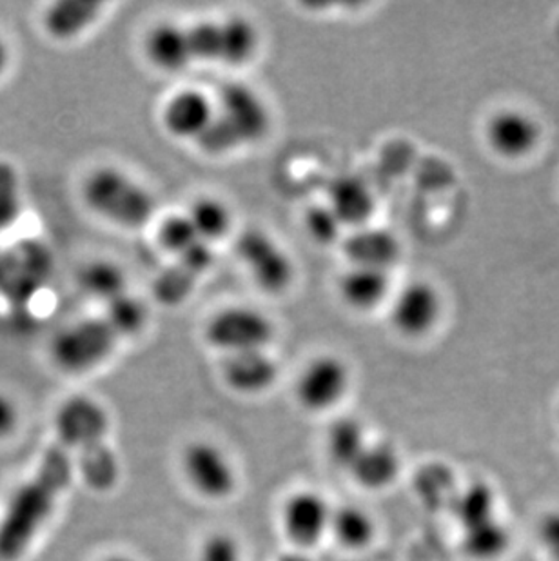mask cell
<instances>
[{
	"label": "cell",
	"instance_id": "obj_1",
	"mask_svg": "<svg viewBox=\"0 0 559 561\" xmlns=\"http://www.w3.org/2000/svg\"><path fill=\"white\" fill-rule=\"evenodd\" d=\"M271 113L264 99L243 82H227L218 95L217 113L196 142L212 157L256 144L270 133Z\"/></svg>",
	"mask_w": 559,
	"mask_h": 561
},
{
	"label": "cell",
	"instance_id": "obj_3",
	"mask_svg": "<svg viewBox=\"0 0 559 561\" xmlns=\"http://www.w3.org/2000/svg\"><path fill=\"white\" fill-rule=\"evenodd\" d=\"M193 59L243 66L259 54L260 33L246 16H226L223 21H201L187 27Z\"/></svg>",
	"mask_w": 559,
	"mask_h": 561
},
{
	"label": "cell",
	"instance_id": "obj_20",
	"mask_svg": "<svg viewBox=\"0 0 559 561\" xmlns=\"http://www.w3.org/2000/svg\"><path fill=\"white\" fill-rule=\"evenodd\" d=\"M401 471V456L389 442H369L349 469L354 482L367 491L391 488Z\"/></svg>",
	"mask_w": 559,
	"mask_h": 561
},
{
	"label": "cell",
	"instance_id": "obj_15",
	"mask_svg": "<svg viewBox=\"0 0 559 561\" xmlns=\"http://www.w3.org/2000/svg\"><path fill=\"white\" fill-rule=\"evenodd\" d=\"M223 375L232 391L240 394H262L275 386L278 366L267 350L243 351L227 355Z\"/></svg>",
	"mask_w": 559,
	"mask_h": 561
},
{
	"label": "cell",
	"instance_id": "obj_33",
	"mask_svg": "<svg viewBox=\"0 0 559 561\" xmlns=\"http://www.w3.org/2000/svg\"><path fill=\"white\" fill-rule=\"evenodd\" d=\"M304 222H306L307 233L318 244H333L342 234V222L338 220L336 215L328 204H317V206L309 207Z\"/></svg>",
	"mask_w": 559,
	"mask_h": 561
},
{
	"label": "cell",
	"instance_id": "obj_10",
	"mask_svg": "<svg viewBox=\"0 0 559 561\" xmlns=\"http://www.w3.org/2000/svg\"><path fill=\"white\" fill-rule=\"evenodd\" d=\"M442 314V297L438 289L425 280L407 284L391 308V322L398 333L411 339L425 336L433 331Z\"/></svg>",
	"mask_w": 559,
	"mask_h": 561
},
{
	"label": "cell",
	"instance_id": "obj_26",
	"mask_svg": "<svg viewBox=\"0 0 559 561\" xmlns=\"http://www.w3.org/2000/svg\"><path fill=\"white\" fill-rule=\"evenodd\" d=\"M509 547V533L498 518L464 529V549L472 560L492 561L502 557Z\"/></svg>",
	"mask_w": 559,
	"mask_h": 561
},
{
	"label": "cell",
	"instance_id": "obj_14",
	"mask_svg": "<svg viewBox=\"0 0 559 561\" xmlns=\"http://www.w3.org/2000/svg\"><path fill=\"white\" fill-rule=\"evenodd\" d=\"M217 107L201 90L179 91L169 99L162 112L166 131L182 140H198L213 123Z\"/></svg>",
	"mask_w": 559,
	"mask_h": 561
},
{
	"label": "cell",
	"instance_id": "obj_8",
	"mask_svg": "<svg viewBox=\"0 0 559 561\" xmlns=\"http://www.w3.org/2000/svg\"><path fill=\"white\" fill-rule=\"evenodd\" d=\"M351 386V373L342 358L320 355L307 362L296 380V400L311 413H323L342 402Z\"/></svg>",
	"mask_w": 559,
	"mask_h": 561
},
{
	"label": "cell",
	"instance_id": "obj_28",
	"mask_svg": "<svg viewBox=\"0 0 559 561\" xmlns=\"http://www.w3.org/2000/svg\"><path fill=\"white\" fill-rule=\"evenodd\" d=\"M454 514L464 529L494 516V494L487 483H472L464 493L454 494Z\"/></svg>",
	"mask_w": 559,
	"mask_h": 561
},
{
	"label": "cell",
	"instance_id": "obj_38",
	"mask_svg": "<svg viewBox=\"0 0 559 561\" xmlns=\"http://www.w3.org/2000/svg\"><path fill=\"white\" fill-rule=\"evenodd\" d=\"M282 561H307V560L304 557H289V558H284V560H282Z\"/></svg>",
	"mask_w": 559,
	"mask_h": 561
},
{
	"label": "cell",
	"instance_id": "obj_4",
	"mask_svg": "<svg viewBox=\"0 0 559 561\" xmlns=\"http://www.w3.org/2000/svg\"><path fill=\"white\" fill-rule=\"evenodd\" d=\"M118 340L106 318H84L64 328L55 336L52 356L64 371L88 373L112 356Z\"/></svg>",
	"mask_w": 559,
	"mask_h": 561
},
{
	"label": "cell",
	"instance_id": "obj_25",
	"mask_svg": "<svg viewBox=\"0 0 559 561\" xmlns=\"http://www.w3.org/2000/svg\"><path fill=\"white\" fill-rule=\"evenodd\" d=\"M79 284L85 295L106 306L127 293L126 273L112 260H93L84 265L80 271Z\"/></svg>",
	"mask_w": 559,
	"mask_h": 561
},
{
	"label": "cell",
	"instance_id": "obj_29",
	"mask_svg": "<svg viewBox=\"0 0 559 561\" xmlns=\"http://www.w3.org/2000/svg\"><path fill=\"white\" fill-rule=\"evenodd\" d=\"M104 318L112 325L113 331L118 334V339H126V336L140 333L146 328L148 309L140 298L133 297L132 293L127 291L113 302L107 304Z\"/></svg>",
	"mask_w": 559,
	"mask_h": 561
},
{
	"label": "cell",
	"instance_id": "obj_18",
	"mask_svg": "<svg viewBox=\"0 0 559 561\" xmlns=\"http://www.w3.org/2000/svg\"><path fill=\"white\" fill-rule=\"evenodd\" d=\"M144 51L155 68L174 73L187 68L193 59L187 27L174 22H160L149 30L144 38Z\"/></svg>",
	"mask_w": 559,
	"mask_h": 561
},
{
	"label": "cell",
	"instance_id": "obj_23",
	"mask_svg": "<svg viewBox=\"0 0 559 561\" xmlns=\"http://www.w3.org/2000/svg\"><path fill=\"white\" fill-rule=\"evenodd\" d=\"M329 535L349 551H362L375 540L376 524L369 511L360 505H340L333 508Z\"/></svg>",
	"mask_w": 559,
	"mask_h": 561
},
{
	"label": "cell",
	"instance_id": "obj_13",
	"mask_svg": "<svg viewBox=\"0 0 559 561\" xmlns=\"http://www.w3.org/2000/svg\"><path fill=\"white\" fill-rule=\"evenodd\" d=\"M487 142L494 153L503 159H523L527 157L536 144L541 131L536 121L520 110H502L487 124Z\"/></svg>",
	"mask_w": 559,
	"mask_h": 561
},
{
	"label": "cell",
	"instance_id": "obj_21",
	"mask_svg": "<svg viewBox=\"0 0 559 561\" xmlns=\"http://www.w3.org/2000/svg\"><path fill=\"white\" fill-rule=\"evenodd\" d=\"M104 5L91 0H58L43 15L44 32L60 43H69L88 32Z\"/></svg>",
	"mask_w": 559,
	"mask_h": 561
},
{
	"label": "cell",
	"instance_id": "obj_34",
	"mask_svg": "<svg viewBox=\"0 0 559 561\" xmlns=\"http://www.w3.org/2000/svg\"><path fill=\"white\" fill-rule=\"evenodd\" d=\"M240 541L229 533H213L206 536L198 549L196 561H242Z\"/></svg>",
	"mask_w": 559,
	"mask_h": 561
},
{
	"label": "cell",
	"instance_id": "obj_12",
	"mask_svg": "<svg viewBox=\"0 0 559 561\" xmlns=\"http://www.w3.org/2000/svg\"><path fill=\"white\" fill-rule=\"evenodd\" d=\"M213 262L215 253L212 245L198 242L157 276L153 284L155 298L169 308L184 302L195 289L196 282L212 267Z\"/></svg>",
	"mask_w": 559,
	"mask_h": 561
},
{
	"label": "cell",
	"instance_id": "obj_27",
	"mask_svg": "<svg viewBox=\"0 0 559 561\" xmlns=\"http://www.w3.org/2000/svg\"><path fill=\"white\" fill-rule=\"evenodd\" d=\"M187 217L195 226L198 239L206 244L212 245V242L224 239L232 226L231 209L218 198L212 196H204L191 206Z\"/></svg>",
	"mask_w": 559,
	"mask_h": 561
},
{
	"label": "cell",
	"instance_id": "obj_32",
	"mask_svg": "<svg viewBox=\"0 0 559 561\" xmlns=\"http://www.w3.org/2000/svg\"><path fill=\"white\" fill-rule=\"evenodd\" d=\"M84 472L88 482L93 488L110 489L118 478V461L112 449L104 444L93 445L90 449H84Z\"/></svg>",
	"mask_w": 559,
	"mask_h": 561
},
{
	"label": "cell",
	"instance_id": "obj_19",
	"mask_svg": "<svg viewBox=\"0 0 559 561\" xmlns=\"http://www.w3.org/2000/svg\"><path fill=\"white\" fill-rule=\"evenodd\" d=\"M343 302L354 311H375L391 291L389 271L373 270L364 265H351L338 282Z\"/></svg>",
	"mask_w": 559,
	"mask_h": 561
},
{
	"label": "cell",
	"instance_id": "obj_11",
	"mask_svg": "<svg viewBox=\"0 0 559 561\" xmlns=\"http://www.w3.org/2000/svg\"><path fill=\"white\" fill-rule=\"evenodd\" d=\"M57 431L66 444L90 449L93 445L104 444L110 431V414L95 398L77 394L58 408Z\"/></svg>",
	"mask_w": 559,
	"mask_h": 561
},
{
	"label": "cell",
	"instance_id": "obj_2",
	"mask_svg": "<svg viewBox=\"0 0 559 561\" xmlns=\"http://www.w3.org/2000/svg\"><path fill=\"white\" fill-rule=\"evenodd\" d=\"M82 198L99 217L126 229L144 228L157 209L153 195L113 165H102L85 176Z\"/></svg>",
	"mask_w": 559,
	"mask_h": 561
},
{
	"label": "cell",
	"instance_id": "obj_37",
	"mask_svg": "<svg viewBox=\"0 0 559 561\" xmlns=\"http://www.w3.org/2000/svg\"><path fill=\"white\" fill-rule=\"evenodd\" d=\"M101 561H137L135 558L127 557V554H110V557L102 558Z\"/></svg>",
	"mask_w": 559,
	"mask_h": 561
},
{
	"label": "cell",
	"instance_id": "obj_24",
	"mask_svg": "<svg viewBox=\"0 0 559 561\" xmlns=\"http://www.w3.org/2000/svg\"><path fill=\"white\" fill-rule=\"evenodd\" d=\"M369 445L362 422L351 416L334 420L326 436V449L334 466L347 471Z\"/></svg>",
	"mask_w": 559,
	"mask_h": 561
},
{
	"label": "cell",
	"instance_id": "obj_17",
	"mask_svg": "<svg viewBox=\"0 0 559 561\" xmlns=\"http://www.w3.org/2000/svg\"><path fill=\"white\" fill-rule=\"evenodd\" d=\"M328 206L333 209L342 226L365 228L375 215V196L362 179L340 175L328 187Z\"/></svg>",
	"mask_w": 559,
	"mask_h": 561
},
{
	"label": "cell",
	"instance_id": "obj_7",
	"mask_svg": "<svg viewBox=\"0 0 559 561\" xmlns=\"http://www.w3.org/2000/svg\"><path fill=\"white\" fill-rule=\"evenodd\" d=\"M237 254L251 273L254 284L264 293L282 295L295 282L293 260L265 231L246 229L238 237Z\"/></svg>",
	"mask_w": 559,
	"mask_h": 561
},
{
	"label": "cell",
	"instance_id": "obj_35",
	"mask_svg": "<svg viewBox=\"0 0 559 561\" xmlns=\"http://www.w3.org/2000/svg\"><path fill=\"white\" fill-rule=\"evenodd\" d=\"M19 422H21V413L15 400L0 391V439L13 435L19 427Z\"/></svg>",
	"mask_w": 559,
	"mask_h": 561
},
{
	"label": "cell",
	"instance_id": "obj_6",
	"mask_svg": "<svg viewBox=\"0 0 559 561\" xmlns=\"http://www.w3.org/2000/svg\"><path fill=\"white\" fill-rule=\"evenodd\" d=\"M182 474L202 499L223 502L237 491V467L220 445L196 439L182 453Z\"/></svg>",
	"mask_w": 559,
	"mask_h": 561
},
{
	"label": "cell",
	"instance_id": "obj_5",
	"mask_svg": "<svg viewBox=\"0 0 559 561\" xmlns=\"http://www.w3.org/2000/svg\"><path fill=\"white\" fill-rule=\"evenodd\" d=\"M275 339V323L259 309L232 306L218 311L206 325L207 344L226 355L267 350Z\"/></svg>",
	"mask_w": 559,
	"mask_h": 561
},
{
	"label": "cell",
	"instance_id": "obj_36",
	"mask_svg": "<svg viewBox=\"0 0 559 561\" xmlns=\"http://www.w3.org/2000/svg\"><path fill=\"white\" fill-rule=\"evenodd\" d=\"M11 51L10 46L5 43L4 38L0 37V79L4 77L5 71L10 68Z\"/></svg>",
	"mask_w": 559,
	"mask_h": 561
},
{
	"label": "cell",
	"instance_id": "obj_9",
	"mask_svg": "<svg viewBox=\"0 0 559 561\" xmlns=\"http://www.w3.org/2000/svg\"><path fill=\"white\" fill-rule=\"evenodd\" d=\"M333 507L317 491H296L282 505V529L300 549H311L329 535Z\"/></svg>",
	"mask_w": 559,
	"mask_h": 561
},
{
	"label": "cell",
	"instance_id": "obj_30",
	"mask_svg": "<svg viewBox=\"0 0 559 561\" xmlns=\"http://www.w3.org/2000/svg\"><path fill=\"white\" fill-rule=\"evenodd\" d=\"M21 173L8 160H0V234L15 228L22 217Z\"/></svg>",
	"mask_w": 559,
	"mask_h": 561
},
{
	"label": "cell",
	"instance_id": "obj_22",
	"mask_svg": "<svg viewBox=\"0 0 559 561\" xmlns=\"http://www.w3.org/2000/svg\"><path fill=\"white\" fill-rule=\"evenodd\" d=\"M49 270L52 259L43 245L24 244L11 256L4 254V280L10 282L13 291L26 295L37 291L49 276Z\"/></svg>",
	"mask_w": 559,
	"mask_h": 561
},
{
	"label": "cell",
	"instance_id": "obj_16",
	"mask_svg": "<svg viewBox=\"0 0 559 561\" xmlns=\"http://www.w3.org/2000/svg\"><path fill=\"white\" fill-rule=\"evenodd\" d=\"M343 253L351 265H364L373 270L391 271L398 264L401 245L391 231L380 228L354 229L347 239L343 240Z\"/></svg>",
	"mask_w": 559,
	"mask_h": 561
},
{
	"label": "cell",
	"instance_id": "obj_31",
	"mask_svg": "<svg viewBox=\"0 0 559 561\" xmlns=\"http://www.w3.org/2000/svg\"><path fill=\"white\" fill-rule=\"evenodd\" d=\"M157 240H159L162 250L168 251L169 254H174L176 259L187 253L191 248H195L198 242H202L198 239L195 226L191 222V218L187 217V213L185 215H169V217H166L160 222Z\"/></svg>",
	"mask_w": 559,
	"mask_h": 561
}]
</instances>
